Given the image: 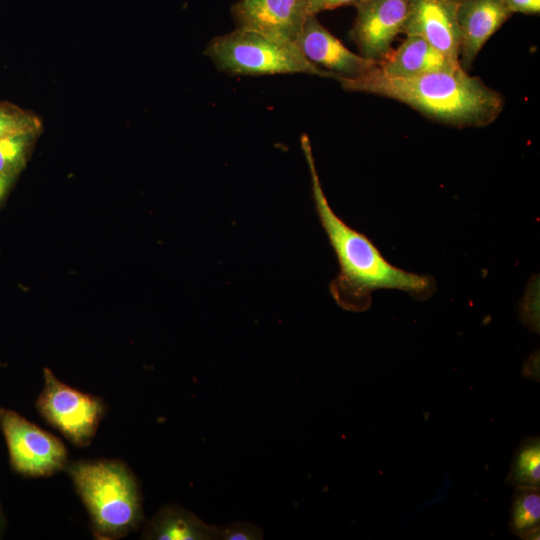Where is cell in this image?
<instances>
[{
  "label": "cell",
  "instance_id": "cell-1",
  "mask_svg": "<svg viewBox=\"0 0 540 540\" xmlns=\"http://www.w3.org/2000/svg\"><path fill=\"white\" fill-rule=\"evenodd\" d=\"M301 147L311 176L317 215L340 266L329 287L335 301L345 310L361 312L370 307L371 293L375 290H399L418 300L429 298L436 289L432 277L394 266L368 237L334 212L323 191L306 134L301 136Z\"/></svg>",
  "mask_w": 540,
  "mask_h": 540
},
{
  "label": "cell",
  "instance_id": "cell-2",
  "mask_svg": "<svg viewBox=\"0 0 540 540\" xmlns=\"http://www.w3.org/2000/svg\"><path fill=\"white\" fill-rule=\"evenodd\" d=\"M337 81L346 91L390 98L431 120L457 128L488 126L505 104L498 91L461 67L397 78L384 75L377 65L360 77Z\"/></svg>",
  "mask_w": 540,
  "mask_h": 540
},
{
  "label": "cell",
  "instance_id": "cell-3",
  "mask_svg": "<svg viewBox=\"0 0 540 540\" xmlns=\"http://www.w3.org/2000/svg\"><path fill=\"white\" fill-rule=\"evenodd\" d=\"M65 472L82 501L95 539L117 540L136 531L143 520L140 483L120 459L68 462Z\"/></svg>",
  "mask_w": 540,
  "mask_h": 540
},
{
  "label": "cell",
  "instance_id": "cell-4",
  "mask_svg": "<svg viewBox=\"0 0 540 540\" xmlns=\"http://www.w3.org/2000/svg\"><path fill=\"white\" fill-rule=\"evenodd\" d=\"M205 55L231 76L303 73L337 80L335 74L306 59L294 42L247 29L213 38Z\"/></svg>",
  "mask_w": 540,
  "mask_h": 540
},
{
  "label": "cell",
  "instance_id": "cell-5",
  "mask_svg": "<svg viewBox=\"0 0 540 540\" xmlns=\"http://www.w3.org/2000/svg\"><path fill=\"white\" fill-rule=\"evenodd\" d=\"M43 380L35 402L40 417L74 446H89L108 410L104 399L69 386L49 368Z\"/></svg>",
  "mask_w": 540,
  "mask_h": 540
},
{
  "label": "cell",
  "instance_id": "cell-6",
  "mask_svg": "<svg viewBox=\"0 0 540 540\" xmlns=\"http://www.w3.org/2000/svg\"><path fill=\"white\" fill-rule=\"evenodd\" d=\"M0 427L15 473L26 478H46L65 471L68 451L57 436L5 408H0Z\"/></svg>",
  "mask_w": 540,
  "mask_h": 540
},
{
  "label": "cell",
  "instance_id": "cell-7",
  "mask_svg": "<svg viewBox=\"0 0 540 540\" xmlns=\"http://www.w3.org/2000/svg\"><path fill=\"white\" fill-rule=\"evenodd\" d=\"M410 0H362L350 37L359 54L378 63L392 51V43L402 32Z\"/></svg>",
  "mask_w": 540,
  "mask_h": 540
},
{
  "label": "cell",
  "instance_id": "cell-8",
  "mask_svg": "<svg viewBox=\"0 0 540 540\" xmlns=\"http://www.w3.org/2000/svg\"><path fill=\"white\" fill-rule=\"evenodd\" d=\"M294 43L306 59L335 74L337 80L360 77L379 65L349 50L319 22L317 15L307 16Z\"/></svg>",
  "mask_w": 540,
  "mask_h": 540
},
{
  "label": "cell",
  "instance_id": "cell-9",
  "mask_svg": "<svg viewBox=\"0 0 540 540\" xmlns=\"http://www.w3.org/2000/svg\"><path fill=\"white\" fill-rule=\"evenodd\" d=\"M456 11L457 3L445 0H410L402 33L423 38L459 63L461 33Z\"/></svg>",
  "mask_w": 540,
  "mask_h": 540
},
{
  "label": "cell",
  "instance_id": "cell-10",
  "mask_svg": "<svg viewBox=\"0 0 540 540\" xmlns=\"http://www.w3.org/2000/svg\"><path fill=\"white\" fill-rule=\"evenodd\" d=\"M231 14L236 28L292 42L309 16L305 0H239Z\"/></svg>",
  "mask_w": 540,
  "mask_h": 540
},
{
  "label": "cell",
  "instance_id": "cell-11",
  "mask_svg": "<svg viewBox=\"0 0 540 540\" xmlns=\"http://www.w3.org/2000/svg\"><path fill=\"white\" fill-rule=\"evenodd\" d=\"M456 14L461 33L458 61L468 72L483 46L512 13L502 0H462Z\"/></svg>",
  "mask_w": 540,
  "mask_h": 540
},
{
  "label": "cell",
  "instance_id": "cell-12",
  "mask_svg": "<svg viewBox=\"0 0 540 540\" xmlns=\"http://www.w3.org/2000/svg\"><path fill=\"white\" fill-rule=\"evenodd\" d=\"M436 50L426 40L418 36H406L402 44L379 63V70L386 76L410 78L426 73L459 68Z\"/></svg>",
  "mask_w": 540,
  "mask_h": 540
},
{
  "label": "cell",
  "instance_id": "cell-13",
  "mask_svg": "<svg viewBox=\"0 0 540 540\" xmlns=\"http://www.w3.org/2000/svg\"><path fill=\"white\" fill-rule=\"evenodd\" d=\"M220 536L221 528L206 524L178 504L162 506L142 533L148 540H218Z\"/></svg>",
  "mask_w": 540,
  "mask_h": 540
},
{
  "label": "cell",
  "instance_id": "cell-14",
  "mask_svg": "<svg viewBox=\"0 0 540 540\" xmlns=\"http://www.w3.org/2000/svg\"><path fill=\"white\" fill-rule=\"evenodd\" d=\"M540 487H515L510 510V530L523 540L540 536Z\"/></svg>",
  "mask_w": 540,
  "mask_h": 540
},
{
  "label": "cell",
  "instance_id": "cell-15",
  "mask_svg": "<svg viewBox=\"0 0 540 540\" xmlns=\"http://www.w3.org/2000/svg\"><path fill=\"white\" fill-rule=\"evenodd\" d=\"M506 483L514 487H540V438L523 440L515 450Z\"/></svg>",
  "mask_w": 540,
  "mask_h": 540
},
{
  "label": "cell",
  "instance_id": "cell-16",
  "mask_svg": "<svg viewBox=\"0 0 540 540\" xmlns=\"http://www.w3.org/2000/svg\"><path fill=\"white\" fill-rule=\"evenodd\" d=\"M40 132H20L0 140V175L15 178L25 168Z\"/></svg>",
  "mask_w": 540,
  "mask_h": 540
},
{
  "label": "cell",
  "instance_id": "cell-17",
  "mask_svg": "<svg viewBox=\"0 0 540 540\" xmlns=\"http://www.w3.org/2000/svg\"><path fill=\"white\" fill-rule=\"evenodd\" d=\"M42 122L37 115L8 101H0V140L9 135L41 131Z\"/></svg>",
  "mask_w": 540,
  "mask_h": 540
},
{
  "label": "cell",
  "instance_id": "cell-18",
  "mask_svg": "<svg viewBox=\"0 0 540 540\" xmlns=\"http://www.w3.org/2000/svg\"><path fill=\"white\" fill-rule=\"evenodd\" d=\"M222 540H261L263 532L261 527L251 522H234L221 528Z\"/></svg>",
  "mask_w": 540,
  "mask_h": 540
},
{
  "label": "cell",
  "instance_id": "cell-19",
  "mask_svg": "<svg viewBox=\"0 0 540 540\" xmlns=\"http://www.w3.org/2000/svg\"><path fill=\"white\" fill-rule=\"evenodd\" d=\"M362 0H305L308 15H317L326 10L343 6H355Z\"/></svg>",
  "mask_w": 540,
  "mask_h": 540
},
{
  "label": "cell",
  "instance_id": "cell-20",
  "mask_svg": "<svg viewBox=\"0 0 540 540\" xmlns=\"http://www.w3.org/2000/svg\"><path fill=\"white\" fill-rule=\"evenodd\" d=\"M508 10L513 13L538 15L540 13V0H502Z\"/></svg>",
  "mask_w": 540,
  "mask_h": 540
},
{
  "label": "cell",
  "instance_id": "cell-21",
  "mask_svg": "<svg viewBox=\"0 0 540 540\" xmlns=\"http://www.w3.org/2000/svg\"><path fill=\"white\" fill-rule=\"evenodd\" d=\"M522 374L528 379L539 381V353L538 350L533 352L525 362Z\"/></svg>",
  "mask_w": 540,
  "mask_h": 540
},
{
  "label": "cell",
  "instance_id": "cell-22",
  "mask_svg": "<svg viewBox=\"0 0 540 540\" xmlns=\"http://www.w3.org/2000/svg\"><path fill=\"white\" fill-rule=\"evenodd\" d=\"M14 179L15 178L0 175V203L7 195Z\"/></svg>",
  "mask_w": 540,
  "mask_h": 540
},
{
  "label": "cell",
  "instance_id": "cell-23",
  "mask_svg": "<svg viewBox=\"0 0 540 540\" xmlns=\"http://www.w3.org/2000/svg\"><path fill=\"white\" fill-rule=\"evenodd\" d=\"M4 527H5V518H4V515H3V511H2V508H1V505H0V536L4 530Z\"/></svg>",
  "mask_w": 540,
  "mask_h": 540
},
{
  "label": "cell",
  "instance_id": "cell-24",
  "mask_svg": "<svg viewBox=\"0 0 540 540\" xmlns=\"http://www.w3.org/2000/svg\"><path fill=\"white\" fill-rule=\"evenodd\" d=\"M445 1H448V2H451V3H459L462 0H445Z\"/></svg>",
  "mask_w": 540,
  "mask_h": 540
}]
</instances>
